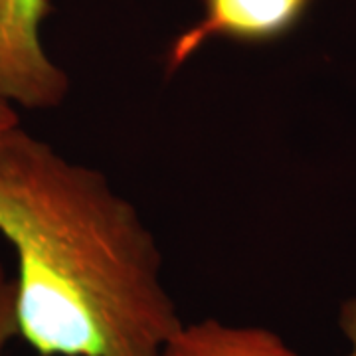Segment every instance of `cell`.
Segmentation results:
<instances>
[{
    "label": "cell",
    "mask_w": 356,
    "mask_h": 356,
    "mask_svg": "<svg viewBox=\"0 0 356 356\" xmlns=\"http://www.w3.org/2000/svg\"><path fill=\"white\" fill-rule=\"evenodd\" d=\"M16 334H18L16 280L8 277L0 264V356H6V346Z\"/></svg>",
    "instance_id": "5"
},
{
    "label": "cell",
    "mask_w": 356,
    "mask_h": 356,
    "mask_svg": "<svg viewBox=\"0 0 356 356\" xmlns=\"http://www.w3.org/2000/svg\"><path fill=\"white\" fill-rule=\"evenodd\" d=\"M0 234L18 334L40 356H161L184 325L137 208L20 125L0 129Z\"/></svg>",
    "instance_id": "1"
},
{
    "label": "cell",
    "mask_w": 356,
    "mask_h": 356,
    "mask_svg": "<svg viewBox=\"0 0 356 356\" xmlns=\"http://www.w3.org/2000/svg\"><path fill=\"white\" fill-rule=\"evenodd\" d=\"M339 325H341V331L350 344V350L346 356H356V297L343 303L341 315H339Z\"/></svg>",
    "instance_id": "6"
},
{
    "label": "cell",
    "mask_w": 356,
    "mask_h": 356,
    "mask_svg": "<svg viewBox=\"0 0 356 356\" xmlns=\"http://www.w3.org/2000/svg\"><path fill=\"white\" fill-rule=\"evenodd\" d=\"M161 356H299L277 332L266 327L228 325L204 318L182 325L161 350Z\"/></svg>",
    "instance_id": "4"
},
{
    "label": "cell",
    "mask_w": 356,
    "mask_h": 356,
    "mask_svg": "<svg viewBox=\"0 0 356 356\" xmlns=\"http://www.w3.org/2000/svg\"><path fill=\"white\" fill-rule=\"evenodd\" d=\"M16 125H20V121H18V113L13 107V103L0 97V129H10Z\"/></svg>",
    "instance_id": "7"
},
{
    "label": "cell",
    "mask_w": 356,
    "mask_h": 356,
    "mask_svg": "<svg viewBox=\"0 0 356 356\" xmlns=\"http://www.w3.org/2000/svg\"><path fill=\"white\" fill-rule=\"evenodd\" d=\"M313 0H204V16L178 34L166 56V72L175 74L208 40L226 38L264 44L293 30Z\"/></svg>",
    "instance_id": "3"
},
{
    "label": "cell",
    "mask_w": 356,
    "mask_h": 356,
    "mask_svg": "<svg viewBox=\"0 0 356 356\" xmlns=\"http://www.w3.org/2000/svg\"><path fill=\"white\" fill-rule=\"evenodd\" d=\"M50 13V0H0V97L26 109L58 107L70 91V77L40 40Z\"/></svg>",
    "instance_id": "2"
}]
</instances>
